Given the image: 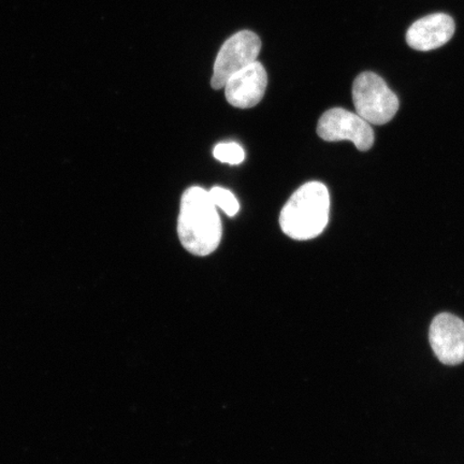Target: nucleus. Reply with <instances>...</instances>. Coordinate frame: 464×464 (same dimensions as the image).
I'll use <instances>...</instances> for the list:
<instances>
[{
    "label": "nucleus",
    "instance_id": "obj_9",
    "mask_svg": "<svg viewBox=\"0 0 464 464\" xmlns=\"http://www.w3.org/2000/svg\"><path fill=\"white\" fill-rule=\"evenodd\" d=\"M213 155L218 161L229 165H239L246 159L245 150L241 145L235 142L218 144Z\"/></svg>",
    "mask_w": 464,
    "mask_h": 464
},
{
    "label": "nucleus",
    "instance_id": "obj_7",
    "mask_svg": "<svg viewBox=\"0 0 464 464\" xmlns=\"http://www.w3.org/2000/svg\"><path fill=\"white\" fill-rule=\"evenodd\" d=\"M268 75L263 63L258 61L235 73L225 84L226 100L232 107L249 109L263 100Z\"/></svg>",
    "mask_w": 464,
    "mask_h": 464
},
{
    "label": "nucleus",
    "instance_id": "obj_10",
    "mask_svg": "<svg viewBox=\"0 0 464 464\" xmlns=\"http://www.w3.org/2000/svg\"><path fill=\"white\" fill-rule=\"evenodd\" d=\"M211 198L216 206L222 208L228 217H235L240 210L239 201L230 190L223 188H213L210 191Z\"/></svg>",
    "mask_w": 464,
    "mask_h": 464
},
{
    "label": "nucleus",
    "instance_id": "obj_2",
    "mask_svg": "<svg viewBox=\"0 0 464 464\" xmlns=\"http://www.w3.org/2000/svg\"><path fill=\"white\" fill-rule=\"evenodd\" d=\"M330 196L326 185L310 182L295 190L282 208L280 226L294 240L314 239L327 227Z\"/></svg>",
    "mask_w": 464,
    "mask_h": 464
},
{
    "label": "nucleus",
    "instance_id": "obj_6",
    "mask_svg": "<svg viewBox=\"0 0 464 464\" xmlns=\"http://www.w3.org/2000/svg\"><path fill=\"white\" fill-rule=\"evenodd\" d=\"M429 341L439 361L446 365L464 362V322L461 318L440 313L429 330Z\"/></svg>",
    "mask_w": 464,
    "mask_h": 464
},
{
    "label": "nucleus",
    "instance_id": "obj_3",
    "mask_svg": "<svg viewBox=\"0 0 464 464\" xmlns=\"http://www.w3.org/2000/svg\"><path fill=\"white\" fill-rule=\"evenodd\" d=\"M353 102L356 113L371 125H384L399 110V100L385 81L374 72L358 75L353 84Z\"/></svg>",
    "mask_w": 464,
    "mask_h": 464
},
{
    "label": "nucleus",
    "instance_id": "obj_5",
    "mask_svg": "<svg viewBox=\"0 0 464 464\" xmlns=\"http://www.w3.org/2000/svg\"><path fill=\"white\" fill-rule=\"evenodd\" d=\"M318 136L324 141L348 140L365 152L374 144V131L371 124L358 113L334 108L324 112L318 121Z\"/></svg>",
    "mask_w": 464,
    "mask_h": 464
},
{
    "label": "nucleus",
    "instance_id": "obj_8",
    "mask_svg": "<svg viewBox=\"0 0 464 464\" xmlns=\"http://www.w3.org/2000/svg\"><path fill=\"white\" fill-rule=\"evenodd\" d=\"M455 22L445 14L421 17L406 33V43L411 49L427 52L448 44L455 34Z\"/></svg>",
    "mask_w": 464,
    "mask_h": 464
},
{
    "label": "nucleus",
    "instance_id": "obj_1",
    "mask_svg": "<svg viewBox=\"0 0 464 464\" xmlns=\"http://www.w3.org/2000/svg\"><path fill=\"white\" fill-rule=\"evenodd\" d=\"M210 193L198 187L184 191L178 219L182 246L196 256H208L218 247L223 226Z\"/></svg>",
    "mask_w": 464,
    "mask_h": 464
},
{
    "label": "nucleus",
    "instance_id": "obj_4",
    "mask_svg": "<svg viewBox=\"0 0 464 464\" xmlns=\"http://www.w3.org/2000/svg\"><path fill=\"white\" fill-rule=\"evenodd\" d=\"M261 50L258 34L241 31L226 40L214 63L211 86L224 89L227 81L237 72L257 61Z\"/></svg>",
    "mask_w": 464,
    "mask_h": 464
}]
</instances>
